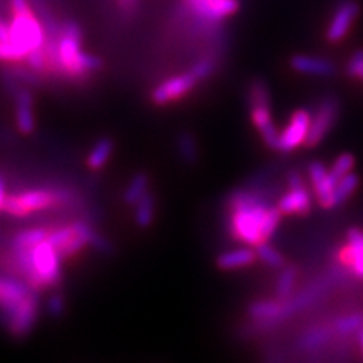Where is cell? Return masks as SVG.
<instances>
[{
    "instance_id": "obj_1",
    "label": "cell",
    "mask_w": 363,
    "mask_h": 363,
    "mask_svg": "<svg viewBox=\"0 0 363 363\" xmlns=\"http://www.w3.org/2000/svg\"><path fill=\"white\" fill-rule=\"evenodd\" d=\"M230 209L229 232L233 240L247 245H259L267 241L265 223L271 209L262 194L250 189H238L227 199Z\"/></svg>"
},
{
    "instance_id": "obj_2",
    "label": "cell",
    "mask_w": 363,
    "mask_h": 363,
    "mask_svg": "<svg viewBox=\"0 0 363 363\" xmlns=\"http://www.w3.org/2000/svg\"><path fill=\"white\" fill-rule=\"evenodd\" d=\"M11 5V38L9 45L17 62H25L26 56L48 41V29L33 13L29 0H9Z\"/></svg>"
},
{
    "instance_id": "obj_3",
    "label": "cell",
    "mask_w": 363,
    "mask_h": 363,
    "mask_svg": "<svg viewBox=\"0 0 363 363\" xmlns=\"http://www.w3.org/2000/svg\"><path fill=\"white\" fill-rule=\"evenodd\" d=\"M58 62L61 76L68 79H85L101 67L97 56L82 50V30L74 21H67L60 29Z\"/></svg>"
},
{
    "instance_id": "obj_4",
    "label": "cell",
    "mask_w": 363,
    "mask_h": 363,
    "mask_svg": "<svg viewBox=\"0 0 363 363\" xmlns=\"http://www.w3.org/2000/svg\"><path fill=\"white\" fill-rule=\"evenodd\" d=\"M73 201V192L68 188H33L8 194L4 212L13 218H29L33 213L68 206Z\"/></svg>"
},
{
    "instance_id": "obj_5",
    "label": "cell",
    "mask_w": 363,
    "mask_h": 363,
    "mask_svg": "<svg viewBox=\"0 0 363 363\" xmlns=\"http://www.w3.org/2000/svg\"><path fill=\"white\" fill-rule=\"evenodd\" d=\"M96 233L97 232L89 223L77 220L65 225L52 227L48 240L62 259H72L81 255L86 247H91Z\"/></svg>"
},
{
    "instance_id": "obj_6",
    "label": "cell",
    "mask_w": 363,
    "mask_h": 363,
    "mask_svg": "<svg viewBox=\"0 0 363 363\" xmlns=\"http://www.w3.org/2000/svg\"><path fill=\"white\" fill-rule=\"evenodd\" d=\"M37 291L30 289L16 309L11 311L5 318H2L6 330L14 337H26L35 327L40 313V297Z\"/></svg>"
},
{
    "instance_id": "obj_7",
    "label": "cell",
    "mask_w": 363,
    "mask_h": 363,
    "mask_svg": "<svg viewBox=\"0 0 363 363\" xmlns=\"http://www.w3.org/2000/svg\"><path fill=\"white\" fill-rule=\"evenodd\" d=\"M337 116H339L337 100L335 97L324 99L320 104V106H318L315 116L312 118L306 144L309 147H315L320 144L325 138V135L333 128V124L337 120Z\"/></svg>"
},
{
    "instance_id": "obj_8",
    "label": "cell",
    "mask_w": 363,
    "mask_h": 363,
    "mask_svg": "<svg viewBox=\"0 0 363 363\" xmlns=\"http://www.w3.org/2000/svg\"><path fill=\"white\" fill-rule=\"evenodd\" d=\"M312 117L306 109H298L292 113V117L288 123V126L283 129L279 135V147L277 150L288 153L294 149H297L303 143H306L311 129Z\"/></svg>"
},
{
    "instance_id": "obj_9",
    "label": "cell",
    "mask_w": 363,
    "mask_h": 363,
    "mask_svg": "<svg viewBox=\"0 0 363 363\" xmlns=\"http://www.w3.org/2000/svg\"><path fill=\"white\" fill-rule=\"evenodd\" d=\"M199 81L191 72L184 74H177L167 79L162 84H159L152 91V100L155 105H167L174 100H179L186 96L189 91L196 86Z\"/></svg>"
},
{
    "instance_id": "obj_10",
    "label": "cell",
    "mask_w": 363,
    "mask_h": 363,
    "mask_svg": "<svg viewBox=\"0 0 363 363\" xmlns=\"http://www.w3.org/2000/svg\"><path fill=\"white\" fill-rule=\"evenodd\" d=\"M29 292L30 288L21 279L14 276L0 277V315L2 318L16 309Z\"/></svg>"
},
{
    "instance_id": "obj_11",
    "label": "cell",
    "mask_w": 363,
    "mask_h": 363,
    "mask_svg": "<svg viewBox=\"0 0 363 363\" xmlns=\"http://www.w3.org/2000/svg\"><path fill=\"white\" fill-rule=\"evenodd\" d=\"M357 14H359V5L354 2V0H347V2L340 4L332 18L330 26H328L327 40L330 43H337L342 40L347 35L351 25H353Z\"/></svg>"
},
{
    "instance_id": "obj_12",
    "label": "cell",
    "mask_w": 363,
    "mask_h": 363,
    "mask_svg": "<svg viewBox=\"0 0 363 363\" xmlns=\"http://www.w3.org/2000/svg\"><path fill=\"white\" fill-rule=\"evenodd\" d=\"M194 13L208 20H220L240 9L238 0H185Z\"/></svg>"
},
{
    "instance_id": "obj_13",
    "label": "cell",
    "mask_w": 363,
    "mask_h": 363,
    "mask_svg": "<svg viewBox=\"0 0 363 363\" xmlns=\"http://www.w3.org/2000/svg\"><path fill=\"white\" fill-rule=\"evenodd\" d=\"M309 176L312 180V185L315 189V194L318 201L323 208L327 206V201L330 199L332 192L337 184V180H335L330 174V172H327V168L323 162H311L309 164Z\"/></svg>"
},
{
    "instance_id": "obj_14",
    "label": "cell",
    "mask_w": 363,
    "mask_h": 363,
    "mask_svg": "<svg viewBox=\"0 0 363 363\" xmlns=\"http://www.w3.org/2000/svg\"><path fill=\"white\" fill-rule=\"evenodd\" d=\"M277 208L285 215H308L312 209V197L304 186L289 188V192L279 200Z\"/></svg>"
},
{
    "instance_id": "obj_15",
    "label": "cell",
    "mask_w": 363,
    "mask_h": 363,
    "mask_svg": "<svg viewBox=\"0 0 363 363\" xmlns=\"http://www.w3.org/2000/svg\"><path fill=\"white\" fill-rule=\"evenodd\" d=\"M16 121H17V129L23 135H30L33 130H35L33 97L28 89H20L16 97Z\"/></svg>"
},
{
    "instance_id": "obj_16",
    "label": "cell",
    "mask_w": 363,
    "mask_h": 363,
    "mask_svg": "<svg viewBox=\"0 0 363 363\" xmlns=\"http://www.w3.org/2000/svg\"><path fill=\"white\" fill-rule=\"evenodd\" d=\"M342 260L353 271V274L363 279V232L351 229L348 232V247L342 255Z\"/></svg>"
},
{
    "instance_id": "obj_17",
    "label": "cell",
    "mask_w": 363,
    "mask_h": 363,
    "mask_svg": "<svg viewBox=\"0 0 363 363\" xmlns=\"http://www.w3.org/2000/svg\"><path fill=\"white\" fill-rule=\"evenodd\" d=\"M291 65L294 70H297L304 74L313 76H332L336 72L333 62L324 58H313V56L298 55L291 60Z\"/></svg>"
},
{
    "instance_id": "obj_18",
    "label": "cell",
    "mask_w": 363,
    "mask_h": 363,
    "mask_svg": "<svg viewBox=\"0 0 363 363\" xmlns=\"http://www.w3.org/2000/svg\"><path fill=\"white\" fill-rule=\"evenodd\" d=\"M248 315L260 324H276L285 318L283 301H256L248 308Z\"/></svg>"
},
{
    "instance_id": "obj_19",
    "label": "cell",
    "mask_w": 363,
    "mask_h": 363,
    "mask_svg": "<svg viewBox=\"0 0 363 363\" xmlns=\"http://www.w3.org/2000/svg\"><path fill=\"white\" fill-rule=\"evenodd\" d=\"M52 232V227H30V229L20 230L11 238L9 248L13 250H28L45 241Z\"/></svg>"
},
{
    "instance_id": "obj_20",
    "label": "cell",
    "mask_w": 363,
    "mask_h": 363,
    "mask_svg": "<svg viewBox=\"0 0 363 363\" xmlns=\"http://www.w3.org/2000/svg\"><path fill=\"white\" fill-rule=\"evenodd\" d=\"M256 252L250 248H235L230 250V252L223 253L217 259V265L220 269H238V268H245L248 265H252L256 259Z\"/></svg>"
},
{
    "instance_id": "obj_21",
    "label": "cell",
    "mask_w": 363,
    "mask_h": 363,
    "mask_svg": "<svg viewBox=\"0 0 363 363\" xmlns=\"http://www.w3.org/2000/svg\"><path fill=\"white\" fill-rule=\"evenodd\" d=\"M357 186H359V177L353 173H350L345 177L340 179L336 184L330 199H328V201H327L325 209L340 206V204L351 197V194H353V192L357 189Z\"/></svg>"
},
{
    "instance_id": "obj_22",
    "label": "cell",
    "mask_w": 363,
    "mask_h": 363,
    "mask_svg": "<svg viewBox=\"0 0 363 363\" xmlns=\"http://www.w3.org/2000/svg\"><path fill=\"white\" fill-rule=\"evenodd\" d=\"M113 153V143L111 138H100L93 149H91L88 157H86V167L93 172H99L104 168Z\"/></svg>"
},
{
    "instance_id": "obj_23",
    "label": "cell",
    "mask_w": 363,
    "mask_h": 363,
    "mask_svg": "<svg viewBox=\"0 0 363 363\" xmlns=\"http://www.w3.org/2000/svg\"><path fill=\"white\" fill-rule=\"evenodd\" d=\"M149 185H150L149 174L144 172L136 173L130 179L126 189H124V194H123L124 204H128V206H135V204L138 203L147 192H149Z\"/></svg>"
},
{
    "instance_id": "obj_24",
    "label": "cell",
    "mask_w": 363,
    "mask_h": 363,
    "mask_svg": "<svg viewBox=\"0 0 363 363\" xmlns=\"http://www.w3.org/2000/svg\"><path fill=\"white\" fill-rule=\"evenodd\" d=\"M156 215V199L149 191L147 194L135 204V223L141 229H147L155 221Z\"/></svg>"
},
{
    "instance_id": "obj_25",
    "label": "cell",
    "mask_w": 363,
    "mask_h": 363,
    "mask_svg": "<svg viewBox=\"0 0 363 363\" xmlns=\"http://www.w3.org/2000/svg\"><path fill=\"white\" fill-rule=\"evenodd\" d=\"M177 150L182 161L188 165H194L199 159V149L194 135L189 132H182L177 138Z\"/></svg>"
},
{
    "instance_id": "obj_26",
    "label": "cell",
    "mask_w": 363,
    "mask_h": 363,
    "mask_svg": "<svg viewBox=\"0 0 363 363\" xmlns=\"http://www.w3.org/2000/svg\"><path fill=\"white\" fill-rule=\"evenodd\" d=\"M328 337H330V332H328L327 328L316 327V328H312V330H309V332H306L301 336L300 347L304 351H312V350L323 347L328 340Z\"/></svg>"
},
{
    "instance_id": "obj_27",
    "label": "cell",
    "mask_w": 363,
    "mask_h": 363,
    "mask_svg": "<svg viewBox=\"0 0 363 363\" xmlns=\"http://www.w3.org/2000/svg\"><path fill=\"white\" fill-rule=\"evenodd\" d=\"M295 269L292 267H288L280 272L279 280H277V288H276V294L277 298L280 301H286L291 297V292L294 288L295 283Z\"/></svg>"
},
{
    "instance_id": "obj_28",
    "label": "cell",
    "mask_w": 363,
    "mask_h": 363,
    "mask_svg": "<svg viewBox=\"0 0 363 363\" xmlns=\"http://www.w3.org/2000/svg\"><path fill=\"white\" fill-rule=\"evenodd\" d=\"M248 101H250V108L253 106H269V93L265 82L256 81L250 85L248 89Z\"/></svg>"
},
{
    "instance_id": "obj_29",
    "label": "cell",
    "mask_w": 363,
    "mask_h": 363,
    "mask_svg": "<svg viewBox=\"0 0 363 363\" xmlns=\"http://www.w3.org/2000/svg\"><path fill=\"white\" fill-rule=\"evenodd\" d=\"M256 255L262 259L267 265H269L272 268H281V265H283L281 255L277 252L276 248H272L265 241L256 245Z\"/></svg>"
},
{
    "instance_id": "obj_30",
    "label": "cell",
    "mask_w": 363,
    "mask_h": 363,
    "mask_svg": "<svg viewBox=\"0 0 363 363\" xmlns=\"http://www.w3.org/2000/svg\"><path fill=\"white\" fill-rule=\"evenodd\" d=\"M354 165V157L353 155L350 153H344L340 155L339 157H336V161L333 162L332 165V169H330V174L335 180H340L342 177H345L347 174L351 173V168H353Z\"/></svg>"
},
{
    "instance_id": "obj_31",
    "label": "cell",
    "mask_w": 363,
    "mask_h": 363,
    "mask_svg": "<svg viewBox=\"0 0 363 363\" xmlns=\"http://www.w3.org/2000/svg\"><path fill=\"white\" fill-rule=\"evenodd\" d=\"M362 327H363V315L362 313L347 315L336 321V330L340 335H350L353 332H359Z\"/></svg>"
},
{
    "instance_id": "obj_32",
    "label": "cell",
    "mask_w": 363,
    "mask_h": 363,
    "mask_svg": "<svg viewBox=\"0 0 363 363\" xmlns=\"http://www.w3.org/2000/svg\"><path fill=\"white\" fill-rule=\"evenodd\" d=\"M215 68H217V62H215L212 58H203L192 65L189 72L194 74L197 81H203V79H206L215 72Z\"/></svg>"
},
{
    "instance_id": "obj_33",
    "label": "cell",
    "mask_w": 363,
    "mask_h": 363,
    "mask_svg": "<svg viewBox=\"0 0 363 363\" xmlns=\"http://www.w3.org/2000/svg\"><path fill=\"white\" fill-rule=\"evenodd\" d=\"M347 74L351 77H359L363 81V49L357 50L350 58L347 64Z\"/></svg>"
},
{
    "instance_id": "obj_34",
    "label": "cell",
    "mask_w": 363,
    "mask_h": 363,
    "mask_svg": "<svg viewBox=\"0 0 363 363\" xmlns=\"http://www.w3.org/2000/svg\"><path fill=\"white\" fill-rule=\"evenodd\" d=\"M65 311V300L61 294L55 292L49 297L48 301V312L53 318H60Z\"/></svg>"
},
{
    "instance_id": "obj_35",
    "label": "cell",
    "mask_w": 363,
    "mask_h": 363,
    "mask_svg": "<svg viewBox=\"0 0 363 363\" xmlns=\"http://www.w3.org/2000/svg\"><path fill=\"white\" fill-rule=\"evenodd\" d=\"M91 248L97 250V252L101 253V255H111L112 253V245L109 244L106 238L101 236L100 233H96L93 242H91Z\"/></svg>"
},
{
    "instance_id": "obj_36",
    "label": "cell",
    "mask_w": 363,
    "mask_h": 363,
    "mask_svg": "<svg viewBox=\"0 0 363 363\" xmlns=\"http://www.w3.org/2000/svg\"><path fill=\"white\" fill-rule=\"evenodd\" d=\"M288 185L289 188H301L304 186V182H303V177L298 172H291L288 174Z\"/></svg>"
},
{
    "instance_id": "obj_37",
    "label": "cell",
    "mask_w": 363,
    "mask_h": 363,
    "mask_svg": "<svg viewBox=\"0 0 363 363\" xmlns=\"http://www.w3.org/2000/svg\"><path fill=\"white\" fill-rule=\"evenodd\" d=\"M6 197H8V192H6V182H5L4 176H0V212H4Z\"/></svg>"
},
{
    "instance_id": "obj_38",
    "label": "cell",
    "mask_w": 363,
    "mask_h": 363,
    "mask_svg": "<svg viewBox=\"0 0 363 363\" xmlns=\"http://www.w3.org/2000/svg\"><path fill=\"white\" fill-rule=\"evenodd\" d=\"M136 4H138V0H118V5L124 13H132Z\"/></svg>"
},
{
    "instance_id": "obj_39",
    "label": "cell",
    "mask_w": 363,
    "mask_h": 363,
    "mask_svg": "<svg viewBox=\"0 0 363 363\" xmlns=\"http://www.w3.org/2000/svg\"><path fill=\"white\" fill-rule=\"evenodd\" d=\"M359 342H360V347H362V351H363V327L359 330Z\"/></svg>"
}]
</instances>
